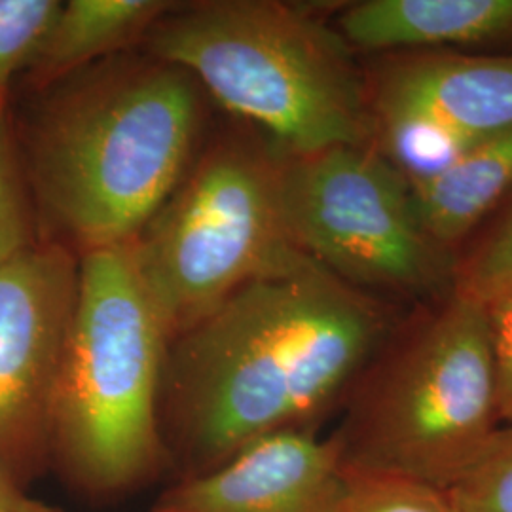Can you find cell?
<instances>
[{
    "label": "cell",
    "mask_w": 512,
    "mask_h": 512,
    "mask_svg": "<svg viewBox=\"0 0 512 512\" xmlns=\"http://www.w3.org/2000/svg\"><path fill=\"white\" fill-rule=\"evenodd\" d=\"M334 512H459L448 492L408 478L344 473Z\"/></svg>",
    "instance_id": "5bb4252c"
},
{
    "label": "cell",
    "mask_w": 512,
    "mask_h": 512,
    "mask_svg": "<svg viewBox=\"0 0 512 512\" xmlns=\"http://www.w3.org/2000/svg\"><path fill=\"white\" fill-rule=\"evenodd\" d=\"M283 160L241 143L213 148L131 241L169 340L302 253L283 217Z\"/></svg>",
    "instance_id": "8992f818"
},
{
    "label": "cell",
    "mask_w": 512,
    "mask_h": 512,
    "mask_svg": "<svg viewBox=\"0 0 512 512\" xmlns=\"http://www.w3.org/2000/svg\"><path fill=\"white\" fill-rule=\"evenodd\" d=\"M448 495L459 512H512V421L499 425Z\"/></svg>",
    "instance_id": "2e32d148"
},
{
    "label": "cell",
    "mask_w": 512,
    "mask_h": 512,
    "mask_svg": "<svg viewBox=\"0 0 512 512\" xmlns=\"http://www.w3.org/2000/svg\"><path fill=\"white\" fill-rule=\"evenodd\" d=\"M148 38L154 59L190 74L285 156L372 145L365 73L338 31L304 8L200 2L173 8Z\"/></svg>",
    "instance_id": "5b68a950"
},
{
    "label": "cell",
    "mask_w": 512,
    "mask_h": 512,
    "mask_svg": "<svg viewBox=\"0 0 512 512\" xmlns=\"http://www.w3.org/2000/svg\"><path fill=\"white\" fill-rule=\"evenodd\" d=\"M281 207L294 245L363 293L420 306L454 293L458 253L427 234L406 177L372 145L285 156Z\"/></svg>",
    "instance_id": "52a82bcc"
},
{
    "label": "cell",
    "mask_w": 512,
    "mask_h": 512,
    "mask_svg": "<svg viewBox=\"0 0 512 512\" xmlns=\"http://www.w3.org/2000/svg\"><path fill=\"white\" fill-rule=\"evenodd\" d=\"M23 249H27V222L0 114V262Z\"/></svg>",
    "instance_id": "ac0fdd59"
},
{
    "label": "cell",
    "mask_w": 512,
    "mask_h": 512,
    "mask_svg": "<svg viewBox=\"0 0 512 512\" xmlns=\"http://www.w3.org/2000/svg\"><path fill=\"white\" fill-rule=\"evenodd\" d=\"M167 344L131 243L86 251L50 418V469L82 499L114 503L167 475Z\"/></svg>",
    "instance_id": "3957f363"
},
{
    "label": "cell",
    "mask_w": 512,
    "mask_h": 512,
    "mask_svg": "<svg viewBox=\"0 0 512 512\" xmlns=\"http://www.w3.org/2000/svg\"><path fill=\"white\" fill-rule=\"evenodd\" d=\"M173 8L164 0L61 2L31 67L48 78L82 69L150 31Z\"/></svg>",
    "instance_id": "4fadbf2b"
},
{
    "label": "cell",
    "mask_w": 512,
    "mask_h": 512,
    "mask_svg": "<svg viewBox=\"0 0 512 512\" xmlns=\"http://www.w3.org/2000/svg\"><path fill=\"white\" fill-rule=\"evenodd\" d=\"M198 84L154 59L103 63L40 112L33 177L55 224L84 253L131 243L188 171Z\"/></svg>",
    "instance_id": "7a4b0ae2"
},
{
    "label": "cell",
    "mask_w": 512,
    "mask_h": 512,
    "mask_svg": "<svg viewBox=\"0 0 512 512\" xmlns=\"http://www.w3.org/2000/svg\"><path fill=\"white\" fill-rule=\"evenodd\" d=\"M372 147L406 179L512 128V55L397 52L365 73Z\"/></svg>",
    "instance_id": "ba28073f"
},
{
    "label": "cell",
    "mask_w": 512,
    "mask_h": 512,
    "mask_svg": "<svg viewBox=\"0 0 512 512\" xmlns=\"http://www.w3.org/2000/svg\"><path fill=\"white\" fill-rule=\"evenodd\" d=\"M512 287V198L465 255H458L454 293L488 304Z\"/></svg>",
    "instance_id": "9a60e30c"
},
{
    "label": "cell",
    "mask_w": 512,
    "mask_h": 512,
    "mask_svg": "<svg viewBox=\"0 0 512 512\" xmlns=\"http://www.w3.org/2000/svg\"><path fill=\"white\" fill-rule=\"evenodd\" d=\"M406 181L427 234L456 253L482 219L512 196V128L476 143L439 173Z\"/></svg>",
    "instance_id": "7c38bea8"
},
{
    "label": "cell",
    "mask_w": 512,
    "mask_h": 512,
    "mask_svg": "<svg viewBox=\"0 0 512 512\" xmlns=\"http://www.w3.org/2000/svg\"><path fill=\"white\" fill-rule=\"evenodd\" d=\"M334 29L353 52H440L512 44V0H363Z\"/></svg>",
    "instance_id": "8fae6325"
},
{
    "label": "cell",
    "mask_w": 512,
    "mask_h": 512,
    "mask_svg": "<svg viewBox=\"0 0 512 512\" xmlns=\"http://www.w3.org/2000/svg\"><path fill=\"white\" fill-rule=\"evenodd\" d=\"M59 0H0V110L12 78L31 65Z\"/></svg>",
    "instance_id": "e0dca14e"
},
{
    "label": "cell",
    "mask_w": 512,
    "mask_h": 512,
    "mask_svg": "<svg viewBox=\"0 0 512 512\" xmlns=\"http://www.w3.org/2000/svg\"><path fill=\"white\" fill-rule=\"evenodd\" d=\"M0 512H61V509L33 497L0 469Z\"/></svg>",
    "instance_id": "ffe728a7"
},
{
    "label": "cell",
    "mask_w": 512,
    "mask_h": 512,
    "mask_svg": "<svg viewBox=\"0 0 512 512\" xmlns=\"http://www.w3.org/2000/svg\"><path fill=\"white\" fill-rule=\"evenodd\" d=\"M484 306L492 338L499 412L507 423L512 421V287Z\"/></svg>",
    "instance_id": "d6986e66"
},
{
    "label": "cell",
    "mask_w": 512,
    "mask_h": 512,
    "mask_svg": "<svg viewBox=\"0 0 512 512\" xmlns=\"http://www.w3.org/2000/svg\"><path fill=\"white\" fill-rule=\"evenodd\" d=\"M397 323L384 298L304 253L251 279L167 344V475H200L277 433H315Z\"/></svg>",
    "instance_id": "6da1fadb"
},
{
    "label": "cell",
    "mask_w": 512,
    "mask_h": 512,
    "mask_svg": "<svg viewBox=\"0 0 512 512\" xmlns=\"http://www.w3.org/2000/svg\"><path fill=\"white\" fill-rule=\"evenodd\" d=\"M330 435L344 473L448 492L503 423L486 306L452 293L399 321Z\"/></svg>",
    "instance_id": "277c9868"
},
{
    "label": "cell",
    "mask_w": 512,
    "mask_h": 512,
    "mask_svg": "<svg viewBox=\"0 0 512 512\" xmlns=\"http://www.w3.org/2000/svg\"><path fill=\"white\" fill-rule=\"evenodd\" d=\"M342 488L332 439L285 431L200 475L171 478L147 512H334Z\"/></svg>",
    "instance_id": "30bf717a"
},
{
    "label": "cell",
    "mask_w": 512,
    "mask_h": 512,
    "mask_svg": "<svg viewBox=\"0 0 512 512\" xmlns=\"http://www.w3.org/2000/svg\"><path fill=\"white\" fill-rule=\"evenodd\" d=\"M78 264L63 247L0 262V469L21 488L50 469V418Z\"/></svg>",
    "instance_id": "9c48e42d"
}]
</instances>
